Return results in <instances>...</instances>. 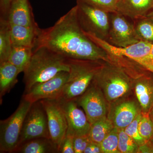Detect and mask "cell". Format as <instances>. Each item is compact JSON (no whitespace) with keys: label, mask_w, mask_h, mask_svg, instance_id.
<instances>
[{"label":"cell","mask_w":153,"mask_h":153,"mask_svg":"<svg viewBox=\"0 0 153 153\" xmlns=\"http://www.w3.org/2000/svg\"><path fill=\"white\" fill-rule=\"evenodd\" d=\"M91 141L88 135L74 137V152L84 153L85 149Z\"/></svg>","instance_id":"30"},{"label":"cell","mask_w":153,"mask_h":153,"mask_svg":"<svg viewBox=\"0 0 153 153\" xmlns=\"http://www.w3.org/2000/svg\"><path fill=\"white\" fill-rule=\"evenodd\" d=\"M41 46L67 59L113 62L110 55L85 34L78 21L76 6L52 27L41 29L34 48Z\"/></svg>","instance_id":"1"},{"label":"cell","mask_w":153,"mask_h":153,"mask_svg":"<svg viewBox=\"0 0 153 153\" xmlns=\"http://www.w3.org/2000/svg\"><path fill=\"white\" fill-rule=\"evenodd\" d=\"M144 68H146L148 70L150 71L151 68L153 66V44L152 46V49H151L150 52L149 54L148 55V57H146L143 63L142 64V66Z\"/></svg>","instance_id":"34"},{"label":"cell","mask_w":153,"mask_h":153,"mask_svg":"<svg viewBox=\"0 0 153 153\" xmlns=\"http://www.w3.org/2000/svg\"><path fill=\"white\" fill-rule=\"evenodd\" d=\"M76 6L78 21L84 32L107 41L109 13L81 0H76Z\"/></svg>","instance_id":"6"},{"label":"cell","mask_w":153,"mask_h":153,"mask_svg":"<svg viewBox=\"0 0 153 153\" xmlns=\"http://www.w3.org/2000/svg\"><path fill=\"white\" fill-rule=\"evenodd\" d=\"M74 137L66 134L65 139L61 145L60 153H75L74 147Z\"/></svg>","instance_id":"31"},{"label":"cell","mask_w":153,"mask_h":153,"mask_svg":"<svg viewBox=\"0 0 153 153\" xmlns=\"http://www.w3.org/2000/svg\"><path fill=\"white\" fill-rule=\"evenodd\" d=\"M21 72L19 68L8 61L0 63V98L1 101L17 82V77Z\"/></svg>","instance_id":"20"},{"label":"cell","mask_w":153,"mask_h":153,"mask_svg":"<svg viewBox=\"0 0 153 153\" xmlns=\"http://www.w3.org/2000/svg\"><path fill=\"white\" fill-rule=\"evenodd\" d=\"M142 112L136 117L132 122L124 129L126 134L132 138L139 147L147 143L146 142L140 134L138 129V124L141 117Z\"/></svg>","instance_id":"28"},{"label":"cell","mask_w":153,"mask_h":153,"mask_svg":"<svg viewBox=\"0 0 153 153\" xmlns=\"http://www.w3.org/2000/svg\"><path fill=\"white\" fill-rule=\"evenodd\" d=\"M12 0H0L1 18L7 19Z\"/></svg>","instance_id":"32"},{"label":"cell","mask_w":153,"mask_h":153,"mask_svg":"<svg viewBox=\"0 0 153 153\" xmlns=\"http://www.w3.org/2000/svg\"><path fill=\"white\" fill-rule=\"evenodd\" d=\"M136 96L142 112L149 113L153 108V78L142 74L133 82Z\"/></svg>","instance_id":"16"},{"label":"cell","mask_w":153,"mask_h":153,"mask_svg":"<svg viewBox=\"0 0 153 153\" xmlns=\"http://www.w3.org/2000/svg\"><path fill=\"white\" fill-rule=\"evenodd\" d=\"M65 113L68 125L66 134L74 137L88 135L91 124L85 113L78 107L76 99H58Z\"/></svg>","instance_id":"13"},{"label":"cell","mask_w":153,"mask_h":153,"mask_svg":"<svg viewBox=\"0 0 153 153\" xmlns=\"http://www.w3.org/2000/svg\"><path fill=\"white\" fill-rule=\"evenodd\" d=\"M10 27L13 47L21 46L33 49L35 47L41 28L10 24Z\"/></svg>","instance_id":"18"},{"label":"cell","mask_w":153,"mask_h":153,"mask_svg":"<svg viewBox=\"0 0 153 153\" xmlns=\"http://www.w3.org/2000/svg\"><path fill=\"white\" fill-rule=\"evenodd\" d=\"M153 10V0H119L117 11L133 21L147 16Z\"/></svg>","instance_id":"17"},{"label":"cell","mask_w":153,"mask_h":153,"mask_svg":"<svg viewBox=\"0 0 153 153\" xmlns=\"http://www.w3.org/2000/svg\"><path fill=\"white\" fill-rule=\"evenodd\" d=\"M114 102L107 113V117L114 127L118 129L125 128L142 112L135 102L130 100Z\"/></svg>","instance_id":"14"},{"label":"cell","mask_w":153,"mask_h":153,"mask_svg":"<svg viewBox=\"0 0 153 153\" xmlns=\"http://www.w3.org/2000/svg\"><path fill=\"white\" fill-rule=\"evenodd\" d=\"M82 95L76 99L91 124L107 116L108 106L103 92L94 82Z\"/></svg>","instance_id":"11"},{"label":"cell","mask_w":153,"mask_h":153,"mask_svg":"<svg viewBox=\"0 0 153 153\" xmlns=\"http://www.w3.org/2000/svg\"><path fill=\"white\" fill-rule=\"evenodd\" d=\"M13 153H60L57 145L51 138H38L30 140L19 146Z\"/></svg>","instance_id":"19"},{"label":"cell","mask_w":153,"mask_h":153,"mask_svg":"<svg viewBox=\"0 0 153 153\" xmlns=\"http://www.w3.org/2000/svg\"><path fill=\"white\" fill-rule=\"evenodd\" d=\"M41 137L51 138L47 114L41 101H38L32 103L25 117L18 147L30 140Z\"/></svg>","instance_id":"7"},{"label":"cell","mask_w":153,"mask_h":153,"mask_svg":"<svg viewBox=\"0 0 153 153\" xmlns=\"http://www.w3.org/2000/svg\"><path fill=\"white\" fill-rule=\"evenodd\" d=\"M40 101L47 114L50 138L60 151L68 129L63 108L58 99H44Z\"/></svg>","instance_id":"10"},{"label":"cell","mask_w":153,"mask_h":153,"mask_svg":"<svg viewBox=\"0 0 153 153\" xmlns=\"http://www.w3.org/2000/svg\"><path fill=\"white\" fill-rule=\"evenodd\" d=\"M32 104L22 99L16 111L0 122L1 153H13L18 148L24 120Z\"/></svg>","instance_id":"5"},{"label":"cell","mask_w":153,"mask_h":153,"mask_svg":"<svg viewBox=\"0 0 153 153\" xmlns=\"http://www.w3.org/2000/svg\"><path fill=\"white\" fill-rule=\"evenodd\" d=\"M62 71H69L67 58L44 46L34 48L30 63L24 71L25 92Z\"/></svg>","instance_id":"2"},{"label":"cell","mask_w":153,"mask_h":153,"mask_svg":"<svg viewBox=\"0 0 153 153\" xmlns=\"http://www.w3.org/2000/svg\"><path fill=\"white\" fill-rule=\"evenodd\" d=\"M126 68L118 62L105 61L92 82L100 88L107 102L112 103L125 96L133 86Z\"/></svg>","instance_id":"3"},{"label":"cell","mask_w":153,"mask_h":153,"mask_svg":"<svg viewBox=\"0 0 153 153\" xmlns=\"http://www.w3.org/2000/svg\"><path fill=\"white\" fill-rule=\"evenodd\" d=\"M110 27L107 41L120 47H125L140 42L134 23L119 12L109 13Z\"/></svg>","instance_id":"8"},{"label":"cell","mask_w":153,"mask_h":153,"mask_svg":"<svg viewBox=\"0 0 153 153\" xmlns=\"http://www.w3.org/2000/svg\"><path fill=\"white\" fill-rule=\"evenodd\" d=\"M69 76L60 99H76L87 90L104 61L67 59Z\"/></svg>","instance_id":"4"},{"label":"cell","mask_w":153,"mask_h":153,"mask_svg":"<svg viewBox=\"0 0 153 153\" xmlns=\"http://www.w3.org/2000/svg\"><path fill=\"white\" fill-rule=\"evenodd\" d=\"M114 127L111 121L105 117L91 124L88 137L91 141L100 144Z\"/></svg>","instance_id":"23"},{"label":"cell","mask_w":153,"mask_h":153,"mask_svg":"<svg viewBox=\"0 0 153 153\" xmlns=\"http://www.w3.org/2000/svg\"><path fill=\"white\" fill-rule=\"evenodd\" d=\"M118 141L119 129L114 127L100 143L102 153H120Z\"/></svg>","instance_id":"25"},{"label":"cell","mask_w":153,"mask_h":153,"mask_svg":"<svg viewBox=\"0 0 153 153\" xmlns=\"http://www.w3.org/2000/svg\"><path fill=\"white\" fill-rule=\"evenodd\" d=\"M7 20L10 25L39 27L29 0H12Z\"/></svg>","instance_id":"15"},{"label":"cell","mask_w":153,"mask_h":153,"mask_svg":"<svg viewBox=\"0 0 153 153\" xmlns=\"http://www.w3.org/2000/svg\"><path fill=\"white\" fill-rule=\"evenodd\" d=\"M138 129L140 134L146 143L149 142L153 135V123L149 113L142 112Z\"/></svg>","instance_id":"27"},{"label":"cell","mask_w":153,"mask_h":153,"mask_svg":"<svg viewBox=\"0 0 153 153\" xmlns=\"http://www.w3.org/2000/svg\"><path fill=\"white\" fill-rule=\"evenodd\" d=\"M108 13L116 12L119 0H81Z\"/></svg>","instance_id":"29"},{"label":"cell","mask_w":153,"mask_h":153,"mask_svg":"<svg viewBox=\"0 0 153 153\" xmlns=\"http://www.w3.org/2000/svg\"><path fill=\"white\" fill-rule=\"evenodd\" d=\"M85 33L91 41L103 49L110 56L130 59L138 63L141 66L142 65L145 59L149 54L153 45L152 44L148 42L140 41L136 44L128 47H116L92 34L85 32Z\"/></svg>","instance_id":"9"},{"label":"cell","mask_w":153,"mask_h":153,"mask_svg":"<svg viewBox=\"0 0 153 153\" xmlns=\"http://www.w3.org/2000/svg\"><path fill=\"white\" fill-rule=\"evenodd\" d=\"M149 114L151 120H152L153 123V108L151 111L149 113ZM148 143H149V144L153 148V135L152 139Z\"/></svg>","instance_id":"35"},{"label":"cell","mask_w":153,"mask_h":153,"mask_svg":"<svg viewBox=\"0 0 153 153\" xmlns=\"http://www.w3.org/2000/svg\"><path fill=\"white\" fill-rule=\"evenodd\" d=\"M13 48L10 24L7 19H0V63L8 61Z\"/></svg>","instance_id":"22"},{"label":"cell","mask_w":153,"mask_h":153,"mask_svg":"<svg viewBox=\"0 0 153 153\" xmlns=\"http://www.w3.org/2000/svg\"><path fill=\"white\" fill-rule=\"evenodd\" d=\"M147 16L149 17V18H151V19H152L153 20V10L151 11L148 14V16Z\"/></svg>","instance_id":"36"},{"label":"cell","mask_w":153,"mask_h":153,"mask_svg":"<svg viewBox=\"0 0 153 153\" xmlns=\"http://www.w3.org/2000/svg\"><path fill=\"white\" fill-rule=\"evenodd\" d=\"M118 149L120 153H138L140 147L123 129H119Z\"/></svg>","instance_id":"26"},{"label":"cell","mask_w":153,"mask_h":153,"mask_svg":"<svg viewBox=\"0 0 153 153\" xmlns=\"http://www.w3.org/2000/svg\"><path fill=\"white\" fill-rule=\"evenodd\" d=\"M135 30L140 41L153 44V20L148 16L133 22Z\"/></svg>","instance_id":"24"},{"label":"cell","mask_w":153,"mask_h":153,"mask_svg":"<svg viewBox=\"0 0 153 153\" xmlns=\"http://www.w3.org/2000/svg\"><path fill=\"white\" fill-rule=\"evenodd\" d=\"M33 52L31 47L13 46L8 61L24 72L30 63Z\"/></svg>","instance_id":"21"},{"label":"cell","mask_w":153,"mask_h":153,"mask_svg":"<svg viewBox=\"0 0 153 153\" xmlns=\"http://www.w3.org/2000/svg\"><path fill=\"white\" fill-rule=\"evenodd\" d=\"M84 153H102L100 144L91 141L88 145Z\"/></svg>","instance_id":"33"},{"label":"cell","mask_w":153,"mask_h":153,"mask_svg":"<svg viewBox=\"0 0 153 153\" xmlns=\"http://www.w3.org/2000/svg\"><path fill=\"white\" fill-rule=\"evenodd\" d=\"M68 76V71H61L51 79L34 85L24 93L22 99L32 103L42 100L60 99Z\"/></svg>","instance_id":"12"}]
</instances>
